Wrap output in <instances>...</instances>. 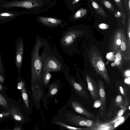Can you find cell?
<instances>
[{"instance_id": "cell-1", "label": "cell", "mask_w": 130, "mask_h": 130, "mask_svg": "<svg viewBox=\"0 0 130 130\" xmlns=\"http://www.w3.org/2000/svg\"><path fill=\"white\" fill-rule=\"evenodd\" d=\"M41 46L40 40H37L31 54V88L33 96L35 98L36 97L40 98L42 96L40 87L43 81V73L42 57L39 54L40 49Z\"/></svg>"}, {"instance_id": "cell-2", "label": "cell", "mask_w": 130, "mask_h": 130, "mask_svg": "<svg viewBox=\"0 0 130 130\" xmlns=\"http://www.w3.org/2000/svg\"><path fill=\"white\" fill-rule=\"evenodd\" d=\"M42 63V71L57 72L62 68L61 63L54 56L48 55L45 52L41 55Z\"/></svg>"}, {"instance_id": "cell-3", "label": "cell", "mask_w": 130, "mask_h": 130, "mask_svg": "<svg viewBox=\"0 0 130 130\" xmlns=\"http://www.w3.org/2000/svg\"><path fill=\"white\" fill-rule=\"evenodd\" d=\"M41 5L40 1L37 0H25L9 1L1 3L0 9H8L13 7H20L31 8Z\"/></svg>"}, {"instance_id": "cell-4", "label": "cell", "mask_w": 130, "mask_h": 130, "mask_svg": "<svg viewBox=\"0 0 130 130\" xmlns=\"http://www.w3.org/2000/svg\"><path fill=\"white\" fill-rule=\"evenodd\" d=\"M98 84L99 98L101 103L99 113L101 115L103 116L104 110H106V94L104 83L102 80H99Z\"/></svg>"}, {"instance_id": "cell-5", "label": "cell", "mask_w": 130, "mask_h": 130, "mask_svg": "<svg viewBox=\"0 0 130 130\" xmlns=\"http://www.w3.org/2000/svg\"><path fill=\"white\" fill-rule=\"evenodd\" d=\"M88 88L92 99L95 101L99 100V92L96 82L88 76L86 77Z\"/></svg>"}, {"instance_id": "cell-6", "label": "cell", "mask_w": 130, "mask_h": 130, "mask_svg": "<svg viewBox=\"0 0 130 130\" xmlns=\"http://www.w3.org/2000/svg\"><path fill=\"white\" fill-rule=\"evenodd\" d=\"M71 85L77 93L80 96L86 99H88V95L84 84L78 83L73 79L70 80Z\"/></svg>"}, {"instance_id": "cell-7", "label": "cell", "mask_w": 130, "mask_h": 130, "mask_svg": "<svg viewBox=\"0 0 130 130\" xmlns=\"http://www.w3.org/2000/svg\"><path fill=\"white\" fill-rule=\"evenodd\" d=\"M67 119L69 122L74 125L84 126L87 119L79 115L70 113L67 116Z\"/></svg>"}, {"instance_id": "cell-8", "label": "cell", "mask_w": 130, "mask_h": 130, "mask_svg": "<svg viewBox=\"0 0 130 130\" xmlns=\"http://www.w3.org/2000/svg\"><path fill=\"white\" fill-rule=\"evenodd\" d=\"M71 104L73 109L78 113L88 117L93 118L94 117V113L89 111L79 102L73 101Z\"/></svg>"}, {"instance_id": "cell-9", "label": "cell", "mask_w": 130, "mask_h": 130, "mask_svg": "<svg viewBox=\"0 0 130 130\" xmlns=\"http://www.w3.org/2000/svg\"><path fill=\"white\" fill-rule=\"evenodd\" d=\"M19 13L17 11H10L0 9V22H4L17 17Z\"/></svg>"}, {"instance_id": "cell-10", "label": "cell", "mask_w": 130, "mask_h": 130, "mask_svg": "<svg viewBox=\"0 0 130 130\" xmlns=\"http://www.w3.org/2000/svg\"><path fill=\"white\" fill-rule=\"evenodd\" d=\"M23 40H21L17 46L15 55V63L18 69H21L23 60Z\"/></svg>"}, {"instance_id": "cell-11", "label": "cell", "mask_w": 130, "mask_h": 130, "mask_svg": "<svg viewBox=\"0 0 130 130\" xmlns=\"http://www.w3.org/2000/svg\"><path fill=\"white\" fill-rule=\"evenodd\" d=\"M40 21L45 25L49 26H54L60 24L61 20L54 18L43 17H39Z\"/></svg>"}, {"instance_id": "cell-12", "label": "cell", "mask_w": 130, "mask_h": 130, "mask_svg": "<svg viewBox=\"0 0 130 130\" xmlns=\"http://www.w3.org/2000/svg\"><path fill=\"white\" fill-rule=\"evenodd\" d=\"M24 83L22 82H19L18 84L17 88L21 89L23 99L25 102L26 106L28 109L29 107V103L28 95L24 87Z\"/></svg>"}, {"instance_id": "cell-13", "label": "cell", "mask_w": 130, "mask_h": 130, "mask_svg": "<svg viewBox=\"0 0 130 130\" xmlns=\"http://www.w3.org/2000/svg\"><path fill=\"white\" fill-rule=\"evenodd\" d=\"M129 100H125L121 95H118L115 100V105L121 108L126 106L129 104Z\"/></svg>"}, {"instance_id": "cell-14", "label": "cell", "mask_w": 130, "mask_h": 130, "mask_svg": "<svg viewBox=\"0 0 130 130\" xmlns=\"http://www.w3.org/2000/svg\"><path fill=\"white\" fill-rule=\"evenodd\" d=\"M10 111L11 115L15 120L20 122L23 121V117L18 110L12 107V109H10Z\"/></svg>"}, {"instance_id": "cell-15", "label": "cell", "mask_w": 130, "mask_h": 130, "mask_svg": "<svg viewBox=\"0 0 130 130\" xmlns=\"http://www.w3.org/2000/svg\"><path fill=\"white\" fill-rule=\"evenodd\" d=\"M92 5L93 7L103 17H106V14H105L104 11L96 3L93 2L92 3Z\"/></svg>"}, {"instance_id": "cell-16", "label": "cell", "mask_w": 130, "mask_h": 130, "mask_svg": "<svg viewBox=\"0 0 130 130\" xmlns=\"http://www.w3.org/2000/svg\"><path fill=\"white\" fill-rule=\"evenodd\" d=\"M50 72L48 71H46L43 73L42 80L45 85L48 84L51 77V74Z\"/></svg>"}, {"instance_id": "cell-17", "label": "cell", "mask_w": 130, "mask_h": 130, "mask_svg": "<svg viewBox=\"0 0 130 130\" xmlns=\"http://www.w3.org/2000/svg\"><path fill=\"white\" fill-rule=\"evenodd\" d=\"M99 125V122L98 121H94L87 119L86 121L85 126L90 127H94Z\"/></svg>"}, {"instance_id": "cell-18", "label": "cell", "mask_w": 130, "mask_h": 130, "mask_svg": "<svg viewBox=\"0 0 130 130\" xmlns=\"http://www.w3.org/2000/svg\"><path fill=\"white\" fill-rule=\"evenodd\" d=\"M58 91V86L56 84H52L50 87L48 93L50 95H53Z\"/></svg>"}, {"instance_id": "cell-19", "label": "cell", "mask_w": 130, "mask_h": 130, "mask_svg": "<svg viewBox=\"0 0 130 130\" xmlns=\"http://www.w3.org/2000/svg\"><path fill=\"white\" fill-rule=\"evenodd\" d=\"M86 10L83 9H80L78 10L75 14L74 17V18H78L82 17L86 14Z\"/></svg>"}, {"instance_id": "cell-20", "label": "cell", "mask_w": 130, "mask_h": 130, "mask_svg": "<svg viewBox=\"0 0 130 130\" xmlns=\"http://www.w3.org/2000/svg\"><path fill=\"white\" fill-rule=\"evenodd\" d=\"M56 123L57 124L63 126L69 129L80 130L84 129L83 128H77L69 126L63 123L61 121L56 122Z\"/></svg>"}, {"instance_id": "cell-21", "label": "cell", "mask_w": 130, "mask_h": 130, "mask_svg": "<svg viewBox=\"0 0 130 130\" xmlns=\"http://www.w3.org/2000/svg\"><path fill=\"white\" fill-rule=\"evenodd\" d=\"M97 66L99 70L101 71H103L105 69V66L103 62L101 61H99L97 63Z\"/></svg>"}, {"instance_id": "cell-22", "label": "cell", "mask_w": 130, "mask_h": 130, "mask_svg": "<svg viewBox=\"0 0 130 130\" xmlns=\"http://www.w3.org/2000/svg\"><path fill=\"white\" fill-rule=\"evenodd\" d=\"M0 104L4 107L7 106V104L6 100L3 96L0 93Z\"/></svg>"}, {"instance_id": "cell-23", "label": "cell", "mask_w": 130, "mask_h": 130, "mask_svg": "<svg viewBox=\"0 0 130 130\" xmlns=\"http://www.w3.org/2000/svg\"><path fill=\"white\" fill-rule=\"evenodd\" d=\"M121 108V109L118 112L117 116L116 118L115 119H117L119 117L122 116L127 110V107L126 106L124 107Z\"/></svg>"}, {"instance_id": "cell-24", "label": "cell", "mask_w": 130, "mask_h": 130, "mask_svg": "<svg viewBox=\"0 0 130 130\" xmlns=\"http://www.w3.org/2000/svg\"><path fill=\"white\" fill-rule=\"evenodd\" d=\"M119 89L121 93L124 97L125 99L127 100L129 99L127 96L126 95V92L123 87L122 86H120L119 87Z\"/></svg>"}, {"instance_id": "cell-25", "label": "cell", "mask_w": 130, "mask_h": 130, "mask_svg": "<svg viewBox=\"0 0 130 130\" xmlns=\"http://www.w3.org/2000/svg\"><path fill=\"white\" fill-rule=\"evenodd\" d=\"M101 104V101L100 100H96L94 103L93 106L94 107L96 108L100 106Z\"/></svg>"}, {"instance_id": "cell-26", "label": "cell", "mask_w": 130, "mask_h": 130, "mask_svg": "<svg viewBox=\"0 0 130 130\" xmlns=\"http://www.w3.org/2000/svg\"><path fill=\"white\" fill-rule=\"evenodd\" d=\"M104 4L106 8H110L111 7V5L109 2L105 1L104 2Z\"/></svg>"}, {"instance_id": "cell-27", "label": "cell", "mask_w": 130, "mask_h": 130, "mask_svg": "<svg viewBox=\"0 0 130 130\" xmlns=\"http://www.w3.org/2000/svg\"><path fill=\"white\" fill-rule=\"evenodd\" d=\"M108 25L104 24H102L100 25V27L102 29H106L108 28Z\"/></svg>"}, {"instance_id": "cell-28", "label": "cell", "mask_w": 130, "mask_h": 130, "mask_svg": "<svg viewBox=\"0 0 130 130\" xmlns=\"http://www.w3.org/2000/svg\"><path fill=\"white\" fill-rule=\"evenodd\" d=\"M126 45L124 42H122L121 43V48L123 51H124L126 49Z\"/></svg>"}, {"instance_id": "cell-29", "label": "cell", "mask_w": 130, "mask_h": 130, "mask_svg": "<svg viewBox=\"0 0 130 130\" xmlns=\"http://www.w3.org/2000/svg\"><path fill=\"white\" fill-rule=\"evenodd\" d=\"M115 2L116 3V4L118 6L119 8V4H120V5L122 6V4H121V0H114Z\"/></svg>"}, {"instance_id": "cell-30", "label": "cell", "mask_w": 130, "mask_h": 130, "mask_svg": "<svg viewBox=\"0 0 130 130\" xmlns=\"http://www.w3.org/2000/svg\"><path fill=\"white\" fill-rule=\"evenodd\" d=\"M3 65L0 56V73H2L3 70Z\"/></svg>"}, {"instance_id": "cell-31", "label": "cell", "mask_w": 130, "mask_h": 130, "mask_svg": "<svg viewBox=\"0 0 130 130\" xmlns=\"http://www.w3.org/2000/svg\"><path fill=\"white\" fill-rule=\"evenodd\" d=\"M117 58L119 60H121L122 58V56L121 54L119 53H117L116 54Z\"/></svg>"}, {"instance_id": "cell-32", "label": "cell", "mask_w": 130, "mask_h": 130, "mask_svg": "<svg viewBox=\"0 0 130 130\" xmlns=\"http://www.w3.org/2000/svg\"><path fill=\"white\" fill-rule=\"evenodd\" d=\"M4 78L1 75H0V82L3 83L4 82Z\"/></svg>"}, {"instance_id": "cell-33", "label": "cell", "mask_w": 130, "mask_h": 130, "mask_svg": "<svg viewBox=\"0 0 130 130\" xmlns=\"http://www.w3.org/2000/svg\"><path fill=\"white\" fill-rule=\"evenodd\" d=\"M2 116H8L9 115V113L7 112H5L3 113H2Z\"/></svg>"}, {"instance_id": "cell-34", "label": "cell", "mask_w": 130, "mask_h": 130, "mask_svg": "<svg viewBox=\"0 0 130 130\" xmlns=\"http://www.w3.org/2000/svg\"><path fill=\"white\" fill-rule=\"evenodd\" d=\"M112 55V53H110L108 54L107 55V57L109 59Z\"/></svg>"}, {"instance_id": "cell-35", "label": "cell", "mask_w": 130, "mask_h": 130, "mask_svg": "<svg viewBox=\"0 0 130 130\" xmlns=\"http://www.w3.org/2000/svg\"><path fill=\"white\" fill-rule=\"evenodd\" d=\"M116 43L117 44L120 45L121 44V41L119 39H118L117 40Z\"/></svg>"}, {"instance_id": "cell-36", "label": "cell", "mask_w": 130, "mask_h": 130, "mask_svg": "<svg viewBox=\"0 0 130 130\" xmlns=\"http://www.w3.org/2000/svg\"><path fill=\"white\" fill-rule=\"evenodd\" d=\"M79 0H73L72 2L73 4H74L78 2Z\"/></svg>"}, {"instance_id": "cell-37", "label": "cell", "mask_w": 130, "mask_h": 130, "mask_svg": "<svg viewBox=\"0 0 130 130\" xmlns=\"http://www.w3.org/2000/svg\"><path fill=\"white\" fill-rule=\"evenodd\" d=\"M128 8L129 9V11H130V0H128Z\"/></svg>"}, {"instance_id": "cell-38", "label": "cell", "mask_w": 130, "mask_h": 130, "mask_svg": "<svg viewBox=\"0 0 130 130\" xmlns=\"http://www.w3.org/2000/svg\"><path fill=\"white\" fill-rule=\"evenodd\" d=\"M127 0H124L125 4L126 6V9L127 10Z\"/></svg>"}, {"instance_id": "cell-39", "label": "cell", "mask_w": 130, "mask_h": 130, "mask_svg": "<svg viewBox=\"0 0 130 130\" xmlns=\"http://www.w3.org/2000/svg\"><path fill=\"white\" fill-rule=\"evenodd\" d=\"M126 75L127 76H130V71H127L126 73Z\"/></svg>"}, {"instance_id": "cell-40", "label": "cell", "mask_w": 130, "mask_h": 130, "mask_svg": "<svg viewBox=\"0 0 130 130\" xmlns=\"http://www.w3.org/2000/svg\"><path fill=\"white\" fill-rule=\"evenodd\" d=\"M14 130H20L21 128L19 127H17L16 128H15L14 129Z\"/></svg>"}, {"instance_id": "cell-41", "label": "cell", "mask_w": 130, "mask_h": 130, "mask_svg": "<svg viewBox=\"0 0 130 130\" xmlns=\"http://www.w3.org/2000/svg\"><path fill=\"white\" fill-rule=\"evenodd\" d=\"M3 89V87L0 84V90H2Z\"/></svg>"}, {"instance_id": "cell-42", "label": "cell", "mask_w": 130, "mask_h": 130, "mask_svg": "<svg viewBox=\"0 0 130 130\" xmlns=\"http://www.w3.org/2000/svg\"><path fill=\"white\" fill-rule=\"evenodd\" d=\"M119 59H118L117 58L116 59V62H117L118 61V60H119Z\"/></svg>"}, {"instance_id": "cell-43", "label": "cell", "mask_w": 130, "mask_h": 130, "mask_svg": "<svg viewBox=\"0 0 130 130\" xmlns=\"http://www.w3.org/2000/svg\"><path fill=\"white\" fill-rule=\"evenodd\" d=\"M129 37H130V32H129Z\"/></svg>"}, {"instance_id": "cell-44", "label": "cell", "mask_w": 130, "mask_h": 130, "mask_svg": "<svg viewBox=\"0 0 130 130\" xmlns=\"http://www.w3.org/2000/svg\"><path fill=\"white\" fill-rule=\"evenodd\" d=\"M1 117H0V120H1Z\"/></svg>"}, {"instance_id": "cell-45", "label": "cell", "mask_w": 130, "mask_h": 130, "mask_svg": "<svg viewBox=\"0 0 130 130\" xmlns=\"http://www.w3.org/2000/svg\"><path fill=\"white\" fill-rule=\"evenodd\" d=\"M130 109V106H129V110Z\"/></svg>"}, {"instance_id": "cell-46", "label": "cell", "mask_w": 130, "mask_h": 130, "mask_svg": "<svg viewBox=\"0 0 130 130\" xmlns=\"http://www.w3.org/2000/svg\"></svg>"}]
</instances>
